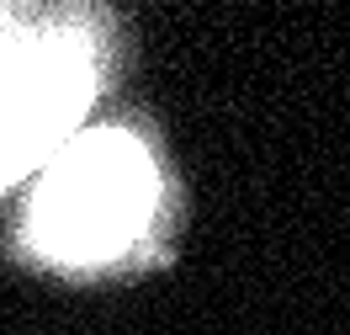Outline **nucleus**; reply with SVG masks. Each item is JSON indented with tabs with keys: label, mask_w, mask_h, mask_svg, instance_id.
<instances>
[{
	"label": "nucleus",
	"mask_w": 350,
	"mask_h": 335,
	"mask_svg": "<svg viewBox=\"0 0 350 335\" xmlns=\"http://www.w3.org/2000/svg\"><path fill=\"white\" fill-rule=\"evenodd\" d=\"M154 165L128 134H96L69 144L48 165L27 213V240L48 261L90 266L107 261L149 223Z\"/></svg>",
	"instance_id": "nucleus-1"
},
{
	"label": "nucleus",
	"mask_w": 350,
	"mask_h": 335,
	"mask_svg": "<svg viewBox=\"0 0 350 335\" xmlns=\"http://www.w3.org/2000/svg\"><path fill=\"white\" fill-rule=\"evenodd\" d=\"M96 90V43L80 27L22 38L0 53V186L22 176L85 112Z\"/></svg>",
	"instance_id": "nucleus-2"
},
{
	"label": "nucleus",
	"mask_w": 350,
	"mask_h": 335,
	"mask_svg": "<svg viewBox=\"0 0 350 335\" xmlns=\"http://www.w3.org/2000/svg\"><path fill=\"white\" fill-rule=\"evenodd\" d=\"M11 43H16V27H11V22H5V16H0V53H5V48H11Z\"/></svg>",
	"instance_id": "nucleus-3"
}]
</instances>
